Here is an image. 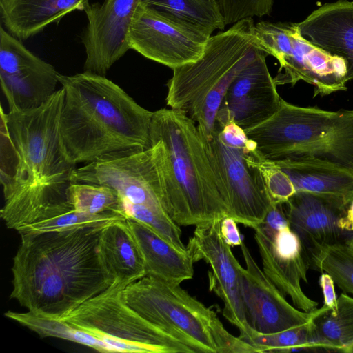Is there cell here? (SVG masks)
<instances>
[{
	"label": "cell",
	"mask_w": 353,
	"mask_h": 353,
	"mask_svg": "<svg viewBox=\"0 0 353 353\" xmlns=\"http://www.w3.org/2000/svg\"><path fill=\"white\" fill-rule=\"evenodd\" d=\"M63 88L41 106L4 113L1 108L0 216L15 230L43 221L68 203L66 190L76 165L61 144Z\"/></svg>",
	"instance_id": "6da1fadb"
},
{
	"label": "cell",
	"mask_w": 353,
	"mask_h": 353,
	"mask_svg": "<svg viewBox=\"0 0 353 353\" xmlns=\"http://www.w3.org/2000/svg\"><path fill=\"white\" fill-rule=\"evenodd\" d=\"M103 227L21 235L10 298L35 314L61 319L106 290L111 281L99 250Z\"/></svg>",
	"instance_id": "7a4b0ae2"
},
{
	"label": "cell",
	"mask_w": 353,
	"mask_h": 353,
	"mask_svg": "<svg viewBox=\"0 0 353 353\" xmlns=\"http://www.w3.org/2000/svg\"><path fill=\"white\" fill-rule=\"evenodd\" d=\"M64 90L59 130L74 164L150 147L152 112L105 76L83 71L58 76Z\"/></svg>",
	"instance_id": "3957f363"
},
{
	"label": "cell",
	"mask_w": 353,
	"mask_h": 353,
	"mask_svg": "<svg viewBox=\"0 0 353 353\" xmlns=\"http://www.w3.org/2000/svg\"><path fill=\"white\" fill-rule=\"evenodd\" d=\"M150 147L161 181V203L179 226L199 225L229 216L196 123L183 112H152Z\"/></svg>",
	"instance_id": "277c9868"
},
{
	"label": "cell",
	"mask_w": 353,
	"mask_h": 353,
	"mask_svg": "<svg viewBox=\"0 0 353 353\" xmlns=\"http://www.w3.org/2000/svg\"><path fill=\"white\" fill-rule=\"evenodd\" d=\"M254 24L252 18L243 19L212 35L197 60L172 70L166 104L194 121L205 137L214 130L228 88L259 49L254 37Z\"/></svg>",
	"instance_id": "5b68a950"
},
{
	"label": "cell",
	"mask_w": 353,
	"mask_h": 353,
	"mask_svg": "<svg viewBox=\"0 0 353 353\" xmlns=\"http://www.w3.org/2000/svg\"><path fill=\"white\" fill-rule=\"evenodd\" d=\"M245 132L265 159H319L353 172V110L301 107L281 99L275 114Z\"/></svg>",
	"instance_id": "8992f818"
},
{
	"label": "cell",
	"mask_w": 353,
	"mask_h": 353,
	"mask_svg": "<svg viewBox=\"0 0 353 353\" xmlns=\"http://www.w3.org/2000/svg\"><path fill=\"white\" fill-rule=\"evenodd\" d=\"M120 296L139 316L194 352L217 353L213 326L219 317L180 285L145 275L125 286Z\"/></svg>",
	"instance_id": "52a82bcc"
},
{
	"label": "cell",
	"mask_w": 353,
	"mask_h": 353,
	"mask_svg": "<svg viewBox=\"0 0 353 353\" xmlns=\"http://www.w3.org/2000/svg\"><path fill=\"white\" fill-rule=\"evenodd\" d=\"M254 37L256 45L279 63L274 77L277 85L303 81L314 87V97L347 89L345 60L307 40L296 23L261 21L254 24Z\"/></svg>",
	"instance_id": "ba28073f"
},
{
	"label": "cell",
	"mask_w": 353,
	"mask_h": 353,
	"mask_svg": "<svg viewBox=\"0 0 353 353\" xmlns=\"http://www.w3.org/2000/svg\"><path fill=\"white\" fill-rule=\"evenodd\" d=\"M123 289L111 284L59 319L103 339L114 352V341L141 346L148 353L194 352L186 344L148 322L126 305L120 296Z\"/></svg>",
	"instance_id": "9c48e42d"
},
{
	"label": "cell",
	"mask_w": 353,
	"mask_h": 353,
	"mask_svg": "<svg viewBox=\"0 0 353 353\" xmlns=\"http://www.w3.org/2000/svg\"><path fill=\"white\" fill-rule=\"evenodd\" d=\"M204 139L229 216L252 229L259 226L273 203L254 161L256 143L250 139L241 145L228 143L217 129Z\"/></svg>",
	"instance_id": "30bf717a"
},
{
	"label": "cell",
	"mask_w": 353,
	"mask_h": 353,
	"mask_svg": "<svg viewBox=\"0 0 353 353\" xmlns=\"http://www.w3.org/2000/svg\"><path fill=\"white\" fill-rule=\"evenodd\" d=\"M212 36L208 31L141 1L128 32L130 50L174 69L197 60Z\"/></svg>",
	"instance_id": "8fae6325"
},
{
	"label": "cell",
	"mask_w": 353,
	"mask_h": 353,
	"mask_svg": "<svg viewBox=\"0 0 353 353\" xmlns=\"http://www.w3.org/2000/svg\"><path fill=\"white\" fill-rule=\"evenodd\" d=\"M71 182L106 185L120 198L166 213L161 203V181L150 147L88 163L74 169Z\"/></svg>",
	"instance_id": "7c38bea8"
},
{
	"label": "cell",
	"mask_w": 353,
	"mask_h": 353,
	"mask_svg": "<svg viewBox=\"0 0 353 353\" xmlns=\"http://www.w3.org/2000/svg\"><path fill=\"white\" fill-rule=\"evenodd\" d=\"M59 74L0 25V84L10 111L43 105L57 92Z\"/></svg>",
	"instance_id": "4fadbf2b"
},
{
	"label": "cell",
	"mask_w": 353,
	"mask_h": 353,
	"mask_svg": "<svg viewBox=\"0 0 353 353\" xmlns=\"http://www.w3.org/2000/svg\"><path fill=\"white\" fill-rule=\"evenodd\" d=\"M221 220H214L196 226L186 248L194 262L203 260L210 267L209 289L224 304L223 314L239 330V338L251 329L241 294V265L221 234Z\"/></svg>",
	"instance_id": "5bb4252c"
},
{
	"label": "cell",
	"mask_w": 353,
	"mask_h": 353,
	"mask_svg": "<svg viewBox=\"0 0 353 353\" xmlns=\"http://www.w3.org/2000/svg\"><path fill=\"white\" fill-rule=\"evenodd\" d=\"M143 0H104L84 10L87 24L81 41L85 48L84 71L105 76L130 50L128 32L134 14Z\"/></svg>",
	"instance_id": "9a60e30c"
},
{
	"label": "cell",
	"mask_w": 353,
	"mask_h": 353,
	"mask_svg": "<svg viewBox=\"0 0 353 353\" xmlns=\"http://www.w3.org/2000/svg\"><path fill=\"white\" fill-rule=\"evenodd\" d=\"M268 55L259 48L254 59L235 77L222 100L215 125L232 121L246 130L276 113L282 98L269 72Z\"/></svg>",
	"instance_id": "2e32d148"
},
{
	"label": "cell",
	"mask_w": 353,
	"mask_h": 353,
	"mask_svg": "<svg viewBox=\"0 0 353 353\" xmlns=\"http://www.w3.org/2000/svg\"><path fill=\"white\" fill-rule=\"evenodd\" d=\"M254 236L265 276L296 307L306 312L317 309L318 303L309 298L301 281L307 282L309 269L300 238L290 225L278 230L263 225L254 228Z\"/></svg>",
	"instance_id": "e0dca14e"
},
{
	"label": "cell",
	"mask_w": 353,
	"mask_h": 353,
	"mask_svg": "<svg viewBox=\"0 0 353 353\" xmlns=\"http://www.w3.org/2000/svg\"><path fill=\"white\" fill-rule=\"evenodd\" d=\"M241 249L245 263V268H241V294L250 327L269 334L307 324L317 309L306 312L290 304L265 276L245 243Z\"/></svg>",
	"instance_id": "ac0fdd59"
},
{
	"label": "cell",
	"mask_w": 353,
	"mask_h": 353,
	"mask_svg": "<svg viewBox=\"0 0 353 353\" xmlns=\"http://www.w3.org/2000/svg\"><path fill=\"white\" fill-rule=\"evenodd\" d=\"M289 225L303 248L346 241V231L339 226L345 214L343 203L310 192H299L283 203Z\"/></svg>",
	"instance_id": "d6986e66"
},
{
	"label": "cell",
	"mask_w": 353,
	"mask_h": 353,
	"mask_svg": "<svg viewBox=\"0 0 353 353\" xmlns=\"http://www.w3.org/2000/svg\"><path fill=\"white\" fill-rule=\"evenodd\" d=\"M296 25L310 42L343 59L347 82L353 79V1L338 0L323 4Z\"/></svg>",
	"instance_id": "ffe728a7"
},
{
	"label": "cell",
	"mask_w": 353,
	"mask_h": 353,
	"mask_svg": "<svg viewBox=\"0 0 353 353\" xmlns=\"http://www.w3.org/2000/svg\"><path fill=\"white\" fill-rule=\"evenodd\" d=\"M275 162L287 176L294 194L312 193L339 201L346 207L353 198V172L348 170L314 159Z\"/></svg>",
	"instance_id": "44dd1931"
},
{
	"label": "cell",
	"mask_w": 353,
	"mask_h": 353,
	"mask_svg": "<svg viewBox=\"0 0 353 353\" xmlns=\"http://www.w3.org/2000/svg\"><path fill=\"white\" fill-rule=\"evenodd\" d=\"M89 4V0H0L1 24L23 41L72 12L84 11Z\"/></svg>",
	"instance_id": "7402d4cb"
},
{
	"label": "cell",
	"mask_w": 353,
	"mask_h": 353,
	"mask_svg": "<svg viewBox=\"0 0 353 353\" xmlns=\"http://www.w3.org/2000/svg\"><path fill=\"white\" fill-rule=\"evenodd\" d=\"M99 250L111 284L124 288L147 274L141 252L126 219L103 228Z\"/></svg>",
	"instance_id": "603a6c76"
},
{
	"label": "cell",
	"mask_w": 353,
	"mask_h": 353,
	"mask_svg": "<svg viewBox=\"0 0 353 353\" xmlns=\"http://www.w3.org/2000/svg\"><path fill=\"white\" fill-rule=\"evenodd\" d=\"M126 222L141 252L146 275L174 285L193 277L194 261L188 250H178L141 223L131 219Z\"/></svg>",
	"instance_id": "cb8c5ba5"
},
{
	"label": "cell",
	"mask_w": 353,
	"mask_h": 353,
	"mask_svg": "<svg viewBox=\"0 0 353 353\" xmlns=\"http://www.w3.org/2000/svg\"><path fill=\"white\" fill-rule=\"evenodd\" d=\"M309 326L313 349L353 353V297L342 293L334 311L318 308Z\"/></svg>",
	"instance_id": "d4e9b609"
},
{
	"label": "cell",
	"mask_w": 353,
	"mask_h": 353,
	"mask_svg": "<svg viewBox=\"0 0 353 353\" xmlns=\"http://www.w3.org/2000/svg\"><path fill=\"white\" fill-rule=\"evenodd\" d=\"M309 268L328 273L344 292L353 294V252L344 242L303 249Z\"/></svg>",
	"instance_id": "484cf974"
},
{
	"label": "cell",
	"mask_w": 353,
	"mask_h": 353,
	"mask_svg": "<svg viewBox=\"0 0 353 353\" xmlns=\"http://www.w3.org/2000/svg\"><path fill=\"white\" fill-rule=\"evenodd\" d=\"M5 316L34 332L41 337H54L88 346L101 352H114L103 339L77 328L65 321L35 314L31 312L9 310Z\"/></svg>",
	"instance_id": "4316f807"
},
{
	"label": "cell",
	"mask_w": 353,
	"mask_h": 353,
	"mask_svg": "<svg viewBox=\"0 0 353 353\" xmlns=\"http://www.w3.org/2000/svg\"><path fill=\"white\" fill-rule=\"evenodd\" d=\"M212 34L226 24L218 0H143Z\"/></svg>",
	"instance_id": "83f0119b"
},
{
	"label": "cell",
	"mask_w": 353,
	"mask_h": 353,
	"mask_svg": "<svg viewBox=\"0 0 353 353\" xmlns=\"http://www.w3.org/2000/svg\"><path fill=\"white\" fill-rule=\"evenodd\" d=\"M66 198L79 213L99 214L108 211L119 213V196L106 185L72 182L67 188Z\"/></svg>",
	"instance_id": "f1b7e54d"
},
{
	"label": "cell",
	"mask_w": 353,
	"mask_h": 353,
	"mask_svg": "<svg viewBox=\"0 0 353 353\" xmlns=\"http://www.w3.org/2000/svg\"><path fill=\"white\" fill-rule=\"evenodd\" d=\"M119 212L126 219L141 223L178 250L186 252V246L181 240V230L171 218L164 212H158L148 206L134 204L120 198Z\"/></svg>",
	"instance_id": "f546056e"
},
{
	"label": "cell",
	"mask_w": 353,
	"mask_h": 353,
	"mask_svg": "<svg viewBox=\"0 0 353 353\" xmlns=\"http://www.w3.org/2000/svg\"><path fill=\"white\" fill-rule=\"evenodd\" d=\"M274 333H261L252 328L242 340L252 345L259 353L290 352L313 349L309 323Z\"/></svg>",
	"instance_id": "4dcf8cb0"
},
{
	"label": "cell",
	"mask_w": 353,
	"mask_h": 353,
	"mask_svg": "<svg viewBox=\"0 0 353 353\" xmlns=\"http://www.w3.org/2000/svg\"><path fill=\"white\" fill-rule=\"evenodd\" d=\"M254 161L259 169L273 203H285L294 192L283 171L274 161L262 158L256 151Z\"/></svg>",
	"instance_id": "1f68e13d"
},
{
	"label": "cell",
	"mask_w": 353,
	"mask_h": 353,
	"mask_svg": "<svg viewBox=\"0 0 353 353\" xmlns=\"http://www.w3.org/2000/svg\"><path fill=\"white\" fill-rule=\"evenodd\" d=\"M237 222L231 216H226L221 221V234L225 241L230 246H238L243 243Z\"/></svg>",
	"instance_id": "d6a6232c"
},
{
	"label": "cell",
	"mask_w": 353,
	"mask_h": 353,
	"mask_svg": "<svg viewBox=\"0 0 353 353\" xmlns=\"http://www.w3.org/2000/svg\"><path fill=\"white\" fill-rule=\"evenodd\" d=\"M319 285L322 290L324 305L334 311L336 308L337 297L334 290V281L327 272H321L319 278Z\"/></svg>",
	"instance_id": "836d02e7"
},
{
	"label": "cell",
	"mask_w": 353,
	"mask_h": 353,
	"mask_svg": "<svg viewBox=\"0 0 353 353\" xmlns=\"http://www.w3.org/2000/svg\"><path fill=\"white\" fill-rule=\"evenodd\" d=\"M339 226L346 232H353V198L347 205L345 214L339 219Z\"/></svg>",
	"instance_id": "e575fe53"
},
{
	"label": "cell",
	"mask_w": 353,
	"mask_h": 353,
	"mask_svg": "<svg viewBox=\"0 0 353 353\" xmlns=\"http://www.w3.org/2000/svg\"><path fill=\"white\" fill-rule=\"evenodd\" d=\"M345 243L353 252V234L350 237L347 238V239L345 241Z\"/></svg>",
	"instance_id": "d590c367"
}]
</instances>
